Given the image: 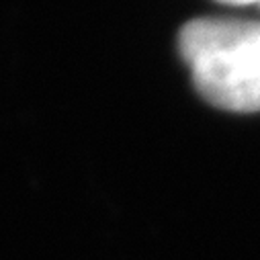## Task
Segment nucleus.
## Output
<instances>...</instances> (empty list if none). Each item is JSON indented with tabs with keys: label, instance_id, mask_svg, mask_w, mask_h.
<instances>
[{
	"label": "nucleus",
	"instance_id": "f03ea898",
	"mask_svg": "<svg viewBox=\"0 0 260 260\" xmlns=\"http://www.w3.org/2000/svg\"><path fill=\"white\" fill-rule=\"evenodd\" d=\"M219 3H228V5H258L260 0H219Z\"/></svg>",
	"mask_w": 260,
	"mask_h": 260
},
{
	"label": "nucleus",
	"instance_id": "f257e3e1",
	"mask_svg": "<svg viewBox=\"0 0 260 260\" xmlns=\"http://www.w3.org/2000/svg\"><path fill=\"white\" fill-rule=\"evenodd\" d=\"M199 94L225 111H260V21L194 19L178 35Z\"/></svg>",
	"mask_w": 260,
	"mask_h": 260
},
{
	"label": "nucleus",
	"instance_id": "7ed1b4c3",
	"mask_svg": "<svg viewBox=\"0 0 260 260\" xmlns=\"http://www.w3.org/2000/svg\"><path fill=\"white\" fill-rule=\"evenodd\" d=\"M258 5H260V3H258Z\"/></svg>",
	"mask_w": 260,
	"mask_h": 260
}]
</instances>
